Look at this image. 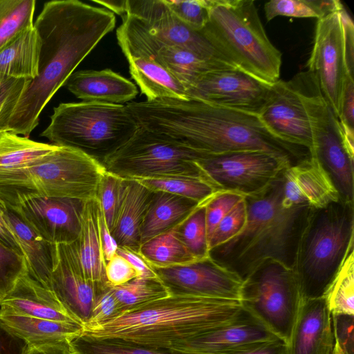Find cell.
I'll use <instances>...</instances> for the list:
<instances>
[{"mask_svg":"<svg viewBox=\"0 0 354 354\" xmlns=\"http://www.w3.org/2000/svg\"><path fill=\"white\" fill-rule=\"evenodd\" d=\"M172 12L186 26L201 31L209 19V0H164Z\"/></svg>","mask_w":354,"mask_h":354,"instance_id":"cell-44","label":"cell"},{"mask_svg":"<svg viewBox=\"0 0 354 354\" xmlns=\"http://www.w3.org/2000/svg\"><path fill=\"white\" fill-rule=\"evenodd\" d=\"M8 116L5 113H0V130L5 129Z\"/></svg>","mask_w":354,"mask_h":354,"instance_id":"cell-60","label":"cell"},{"mask_svg":"<svg viewBox=\"0 0 354 354\" xmlns=\"http://www.w3.org/2000/svg\"><path fill=\"white\" fill-rule=\"evenodd\" d=\"M354 78L347 75L342 98L339 121L347 145L354 147Z\"/></svg>","mask_w":354,"mask_h":354,"instance_id":"cell-46","label":"cell"},{"mask_svg":"<svg viewBox=\"0 0 354 354\" xmlns=\"http://www.w3.org/2000/svg\"><path fill=\"white\" fill-rule=\"evenodd\" d=\"M0 242L23 255L19 244L15 236L1 225Z\"/></svg>","mask_w":354,"mask_h":354,"instance_id":"cell-58","label":"cell"},{"mask_svg":"<svg viewBox=\"0 0 354 354\" xmlns=\"http://www.w3.org/2000/svg\"><path fill=\"white\" fill-rule=\"evenodd\" d=\"M98 223L103 257L106 263L116 253L118 245L107 226L100 206L98 209Z\"/></svg>","mask_w":354,"mask_h":354,"instance_id":"cell-55","label":"cell"},{"mask_svg":"<svg viewBox=\"0 0 354 354\" xmlns=\"http://www.w3.org/2000/svg\"><path fill=\"white\" fill-rule=\"evenodd\" d=\"M40 48L41 39L34 26L20 32L0 49V73L34 80L38 74Z\"/></svg>","mask_w":354,"mask_h":354,"instance_id":"cell-30","label":"cell"},{"mask_svg":"<svg viewBox=\"0 0 354 354\" xmlns=\"http://www.w3.org/2000/svg\"><path fill=\"white\" fill-rule=\"evenodd\" d=\"M103 165L84 153L57 146L25 165L0 170V197L6 207L31 197L96 198Z\"/></svg>","mask_w":354,"mask_h":354,"instance_id":"cell-6","label":"cell"},{"mask_svg":"<svg viewBox=\"0 0 354 354\" xmlns=\"http://www.w3.org/2000/svg\"><path fill=\"white\" fill-rule=\"evenodd\" d=\"M64 86L82 102L122 104L138 93L135 84L109 68L73 72Z\"/></svg>","mask_w":354,"mask_h":354,"instance_id":"cell-24","label":"cell"},{"mask_svg":"<svg viewBox=\"0 0 354 354\" xmlns=\"http://www.w3.org/2000/svg\"><path fill=\"white\" fill-rule=\"evenodd\" d=\"M152 192H165L206 203L219 191L207 179L193 176H165L135 179Z\"/></svg>","mask_w":354,"mask_h":354,"instance_id":"cell-34","label":"cell"},{"mask_svg":"<svg viewBox=\"0 0 354 354\" xmlns=\"http://www.w3.org/2000/svg\"><path fill=\"white\" fill-rule=\"evenodd\" d=\"M271 85L238 68H228L203 75L187 93L189 100L258 115Z\"/></svg>","mask_w":354,"mask_h":354,"instance_id":"cell-14","label":"cell"},{"mask_svg":"<svg viewBox=\"0 0 354 354\" xmlns=\"http://www.w3.org/2000/svg\"><path fill=\"white\" fill-rule=\"evenodd\" d=\"M205 204L198 206L176 225L180 238L189 251L199 260L209 257Z\"/></svg>","mask_w":354,"mask_h":354,"instance_id":"cell-40","label":"cell"},{"mask_svg":"<svg viewBox=\"0 0 354 354\" xmlns=\"http://www.w3.org/2000/svg\"><path fill=\"white\" fill-rule=\"evenodd\" d=\"M97 198L84 201L81 229L74 242L85 277L90 281L107 284L98 223Z\"/></svg>","mask_w":354,"mask_h":354,"instance_id":"cell-28","label":"cell"},{"mask_svg":"<svg viewBox=\"0 0 354 354\" xmlns=\"http://www.w3.org/2000/svg\"><path fill=\"white\" fill-rule=\"evenodd\" d=\"M0 319L24 339L28 346L69 342L80 335L84 328L82 324L76 322L55 321L15 315H0Z\"/></svg>","mask_w":354,"mask_h":354,"instance_id":"cell-31","label":"cell"},{"mask_svg":"<svg viewBox=\"0 0 354 354\" xmlns=\"http://www.w3.org/2000/svg\"><path fill=\"white\" fill-rule=\"evenodd\" d=\"M116 253L127 259L138 274V277H157L158 276L138 252L127 248L118 247Z\"/></svg>","mask_w":354,"mask_h":354,"instance_id":"cell-54","label":"cell"},{"mask_svg":"<svg viewBox=\"0 0 354 354\" xmlns=\"http://www.w3.org/2000/svg\"><path fill=\"white\" fill-rule=\"evenodd\" d=\"M283 203L288 205L308 204L321 208L341 197L317 159L311 156L284 171Z\"/></svg>","mask_w":354,"mask_h":354,"instance_id":"cell-22","label":"cell"},{"mask_svg":"<svg viewBox=\"0 0 354 354\" xmlns=\"http://www.w3.org/2000/svg\"><path fill=\"white\" fill-rule=\"evenodd\" d=\"M28 346L24 339L0 319V354H26Z\"/></svg>","mask_w":354,"mask_h":354,"instance_id":"cell-53","label":"cell"},{"mask_svg":"<svg viewBox=\"0 0 354 354\" xmlns=\"http://www.w3.org/2000/svg\"><path fill=\"white\" fill-rule=\"evenodd\" d=\"M345 62L348 75L354 77V25L353 20L344 6L339 10ZM354 78V77H353Z\"/></svg>","mask_w":354,"mask_h":354,"instance_id":"cell-51","label":"cell"},{"mask_svg":"<svg viewBox=\"0 0 354 354\" xmlns=\"http://www.w3.org/2000/svg\"><path fill=\"white\" fill-rule=\"evenodd\" d=\"M84 203L75 198L36 196L7 208L47 241L71 243L80 234Z\"/></svg>","mask_w":354,"mask_h":354,"instance_id":"cell-17","label":"cell"},{"mask_svg":"<svg viewBox=\"0 0 354 354\" xmlns=\"http://www.w3.org/2000/svg\"><path fill=\"white\" fill-rule=\"evenodd\" d=\"M324 297L331 314L354 315V250L347 255Z\"/></svg>","mask_w":354,"mask_h":354,"instance_id":"cell-38","label":"cell"},{"mask_svg":"<svg viewBox=\"0 0 354 354\" xmlns=\"http://www.w3.org/2000/svg\"><path fill=\"white\" fill-rule=\"evenodd\" d=\"M93 2L102 5L107 10L119 15L122 18L127 15V0L104 1L93 0Z\"/></svg>","mask_w":354,"mask_h":354,"instance_id":"cell-57","label":"cell"},{"mask_svg":"<svg viewBox=\"0 0 354 354\" xmlns=\"http://www.w3.org/2000/svg\"><path fill=\"white\" fill-rule=\"evenodd\" d=\"M341 10V9H340ZM339 10L317 20L308 71L339 118L346 71Z\"/></svg>","mask_w":354,"mask_h":354,"instance_id":"cell-13","label":"cell"},{"mask_svg":"<svg viewBox=\"0 0 354 354\" xmlns=\"http://www.w3.org/2000/svg\"><path fill=\"white\" fill-rule=\"evenodd\" d=\"M116 37L125 57L146 55L166 68L187 90L203 75L219 69L236 68L204 58L182 46L167 43L149 32L137 17L127 14Z\"/></svg>","mask_w":354,"mask_h":354,"instance_id":"cell-11","label":"cell"},{"mask_svg":"<svg viewBox=\"0 0 354 354\" xmlns=\"http://www.w3.org/2000/svg\"><path fill=\"white\" fill-rule=\"evenodd\" d=\"M35 0H0V49L24 30L34 26Z\"/></svg>","mask_w":354,"mask_h":354,"instance_id":"cell-39","label":"cell"},{"mask_svg":"<svg viewBox=\"0 0 354 354\" xmlns=\"http://www.w3.org/2000/svg\"><path fill=\"white\" fill-rule=\"evenodd\" d=\"M335 338L325 297L301 300L287 354H332Z\"/></svg>","mask_w":354,"mask_h":354,"instance_id":"cell-21","label":"cell"},{"mask_svg":"<svg viewBox=\"0 0 354 354\" xmlns=\"http://www.w3.org/2000/svg\"><path fill=\"white\" fill-rule=\"evenodd\" d=\"M218 354H287V344L277 338L245 345Z\"/></svg>","mask_w":354,"mask_h":354,"instance_id":"cell-52","label":"cell"},{"mask_svg":"<svg viewBox=\"0 0 354 354\" xmlns=\"http://www.w3.org/2000/svg\"><path fill=\"white\" fill-rule=\"evenodd\" d=\"M202 33L235 67L272 84L279 80L281 53L272 44L252 0H209Z\"/></svg>","mask_w":354,"mask_h":354,"instance_id":"cell-7","label":"cell"},{"mask_svg":"<svg viewBox=\"0 0 354 354\" xmlns=\"http://www.w3.org/2000/svg\"><path fill=\"white\" fill-rule=\"evenodd\" d=\"M57 147V145L39 142L20 136L13 132L0 130V170L25 165Z\"/></svg>","mask_w":354,"mask_h":354,"instance_id":"cell-33","label":"cell"},{"mask_svg":"<svg viewBox=\"0 0 354 354\" xmlns=\"http://www.w3.org/2000/svg\"><path fill=\"white\" fill-rule=\"evenodd\" d=\"M127 59L129 73L147 101L162 99L189 100L184 86L153 57L131 55Z\"/></svg>","mask_w":354,"mask_h":354,"instance_id":"cell-26","label":"cell"},{"mask_svg":"<svg viewBox=\"0 0 354 354\" xmlns=\"http://www.w3.org/2000/svg\"><path fill=\"white\" fill-rule=\"evenodd\" d=\"M247 221V207L245 198L219 222L208 240L209 250L237 236Z\"/></svg>","mask_w":354,"mask_h":354,"instance_id":"cell-43","label":"cell"},{"mask_svg":"<svg viewBox=\"0 0 354 354\" xmlns=\"http://www.w3.org/2000/svg\"><path fill=\"white\" fill-rule=\"evenodd\" d=\"M127 14L139 19L161 40L187 48L207 59L231 64L207 39L183 24L164 0H127Z\"/></svg>","mask_w":354,"mask_h":354,"instance_id":"cell-19","label":"cell"},{"mask_svg":"<svg viewBox=\"0 0 354 354\" xmlns=\"http://www.w3.org/2000/svg\"><path fill=\"white\" fill-rule=\"evenodd\" d=\"M342 7L337 0H271L265 3L264 12L268 21L278 16L318 20Z\"/></svg>","mask_w":354,"mask_h":354,"instance_id":"cell-36","label":"cell"},{"mask_svg":"<svg viewBox=\"0 0 354 354\" xmlns=\"http://www.w3.org/2000/svg\"><path fill=\"white\" fill-rule=\"evenodd\" d=\"M151 267L170 294L240 299L243 280L210 257L185 266Z\"/></svg>","mask_w":354,"mask_h":354,"instance_id":"cell-15","label":"cell"},{"mask_svg":"<svg viewBox=\"0 0 354 354\" xmlns=\"http://www.w3.org/2000/svg\"><path fill=\"white\" fill-rule=\"evenodd\" d=\"M245 196L241 194L221 190L216 193L205 204V218L208 240L223 218Z\"/></svg>","mask_w":354,"mask_h":354,"instance_id":"cell-45","label":"cell"},{"mask_svg":"<svg viewBox=\"0 0 354 354\" xmlns=\"http://www.w3.org/2000/svg\"><path fill=\"white\" fill-rule=\"evenodd\" d=\"M285 169L263 189L245 196L244 228L235 237L209 250L212 259L243 281L266 259L292 269L299 240L312 207L283 204Z\"/></svg>","mask_w":354,"mask_h":354,"instance_id":"cell-3","label":"cell"},{"mask_svg":"<svg viewBox=\"0 0 354 354\" xmlns=\"http://www.w3.org/2000/svg\"><path fill=\"white\" fill-rule=\"evenodd\" d=\"M196 162L218 189L244 196L261 191L283 170L293 165L288 160L259 151L208 154Z\"/></svg>","mask_w":354,"mask_h":354,"instance_id":"cell-12","label":"cell"},{"mask_svg":"<svg viewBox=\"0 0 354 354\" xmlns=\"http://www.w3.org/2000/svg\"><path fill=\"white\" fill-rule=\"evenodd\" d=\"M354 250V201L312 207L299 240L292 270L301 300L324 297Z\"/></svg>","mask_w":354,"mask_h":354,"instance_id":"cell-5","label":"cell"},{"mask_svg":"<svg viewBox=\"0 0 354 354\" xmlns=\"http://www.w3.org/2000/svg\"><path fill=\"white\" fill-rule=\"evenodd\" d=\"M26 354H70L68 342L29 345Z\"/></svg>","mask_w":354,"mask_h":354,"instance_id":"cell-56","label":"cell"},{"mask_svg":"<svg viewBox=\"0 0 354 354\" xmlns=\"http://www.w3.org/2000/svg\"><path fill=\"white\" fill-rule=\"evenodd\" d=\"M239 302L288 344L301 302L292 269L273 259L263 261L243 281Z\"/></svg>","mask_w":354,"mask_h":354,"instance_id":"cell-10","label":"cell"},{"mask_svg":"<svg viewBox=\"0 0 354 354\" xmlns=\"http://www.w3.org/2000/svg\"><path fill=\"white\" fill-rule=\"evenodd\" d=\"M123 187V178L106 171L102 176L97 187L96 198L110 232L119 209Z\"/></svg>","mask_w":354,"mask_h":354,"instance_id":"cell-41","label":"cell"},{"mask_svg":"<svg viewBox=\"0 0 354 354\" xmlns=\"http://www.w3.org/2000/svg\"><path fill=\"white\" fill-rule=\"evenodd\" d=\"M7 213L8 208L3 201L0 197V225L6 229L7 230H8L10 233H12L14 235L8 223Z\"/></svg>","mask_w":354,"mask_h":354,"instance_id":"cell-59","label":"cell"},{"mask_svg":"<svg viewBox=\"0 0 354 354\" xmlns=\"http://www.w3.org/2000/svg\"><path fill=\"white\" fill-rule=\"evenodd\" d=\"M11 230L21 248L28 274L49 289L55 258V244L51 243L8 208Z\"/></svg>","mask_w":354,"mask_h":354,"instance_id":"cell-27","label":"cell"},{"mask_svg":"<svg viewBox=\"0 0 354 354\" xmlns=\"http://www.w3.org/2000/svg\"><path fill=\"white\" fill-rule=\"evenodd\" d=\"M108 285L85 277L74 242L55 244L49 289L76 321L83 326L89 322L96 300Z\"/></svg>","mask_w":354,"mask_h":354,"instance_id":"cell-16","label":"cell"},{"mask_svg":"<svg viewBox=\"0 0 354 354\" xmlns=\"http://www.w3.org/2000/svg\"><path fill=\"white\" fill-rule=\"evenodd\" d=\"M30 80L15 78L0 73V113L8 119Z\"/></svg>","mask_w":354,"mask_h":354,"instance_id":"cell-48","label":"cell"},{"mask_svg":"<svg viewBox=\"0 0 354 354\" xmlns=\"http://www.w3.org/2000/svg\"><path fill=\"white\" fill-rule=\"evenodd\" d=\"M41 39L38 74L17 102L5 130L28 137L57 91L115 26L114 13L78 0L44 4L34 22Z\"/></svg>","mask_w":354,"mask_h":354,"instance_id":"cell-1","label":"cell"},{"mask_svg":"<svg viewBox=\"0 0 354 354\" xmlns=\"http://www.w3.org/2000/svg\"><path fill=\"white\" fill-rule=\"evenodd\" d=\"M139 125L126 105L60 103L41 133L52 145L77 149L102 164L136 133Z\"/></svg>","mask_w":354,"mask_h":354,"instance_id":"cell-8","label":"cell"},{"mask_svg":"<svg viewBox=\"0 0 354 354\" xmlns=\"http://www.w3.org/2000/svg\"><path fill=\"white\" fill-rule=\"evenodd\" d=\"M126 106L139 126L204 154L263 151L293 165L309 151L274 136L257 115L199 100L162 99Z\"/></svg>","mask_w":354,"mask_h":354,"instance_id":"cell-2","label":"cell"},{"mask_svg":"<svg viewBox=\"0 0 354 354\" xmlns=\"http://www.w3.org/2000/svg\"><path fill=\"white\" fill-rule=\"evenodd\" d=\"M26 273L24 256L0 242V303Z\"/></svg>","mask_w":354,"mask_h":354,"instance_id":"cell-42","label":"cell"},{"mask_svg":"<svg viewBox=\"0 0 354 354\" xmlns=\"http://www.w3.org/2000/svg\"><path fill=\"white\" fill-rule=\"evenodd\" d=\"M242 310L239 301L173 295L151 301L82 334L142 346H171L223 324Z\"/></svg>","mask_w":354,"mask_h":354,"instance_id":"cell-4","label":"cell"},{"mask_svg":"<svg viewBox=\"0 0 354 354\" xmlns=\"http://www.w3.org/2000/svg\"><path fill=\"white\" fill-rule=\"evenodd\" d=\"M277 338L261 322L242 308L230 321L178 343L168 350L193 354H218Z\"/></svg>","mask_w":354,"mask_h":354,"instance_id":"cell-20","label":"cell"},{"mask_svg":"<svg viewBox=\"0 0 354 354\" xmlns=\"http://www.w3.org/2000/svg\"><path fill=\"white\" fill-rule=\"evenodd\" d=\"M153 193L135 179H124L122 198L111 232L118 247L139 252L142 225Z\"/></svg>","mask_w":354,"mask_h":354,"instance_id":"cell-25","label":"cell"},{"mask_svg":"<svg viewBox=\"0 0 354 354\" xmlns=\"http://www.w3.org/2000/svg\"><path fill=\"white\" fill-rule=\"evenodd\" d=\"M205 155L139 126L133 136L102 162L123 179L165 176L206 178L196 161ZM207 179V178H206Z\"/></svg>","mask_w":354,"mask_h":354,"instance_id":"cell-9","label":"cell"},{"mask_svg":"<svg viewBox=\"0 0 354 354\" xmlns=\"http://www.w3.org/2000/svg\"><path fill=\"white\" fill-rule=\"evenodd\" d=\"M68 346L70 354H193L97 339L82 333L68 342Z\"/></svg>","mask_w":354,"mask_h":354,"instance_id":"cell-37","label":"cell"},{"mask_svg":"<svg viewBox=\"0 0 354 354\" xmlns=\"http://www.w3.org/2000/svg\"><path fill=\"white\" fill-rule=\"evenodd\" d=\"M332 354H347L344 352L339 346L335 342L334 348Z\"/></svg>","mask_w":354,"mask_h":354,"instance_id":"cell-61","label":"cell"},{"mask_svg":"<svg viewBox=\"0 0 354 354\" xmlns=\"http://www.w3.org/2000/svg\"><path fill=\"white\" fill-rule=\"evenodd\" d=\"M111 287L122 314L170 295L158 277H137L122 285Z\"/></svg>","mask_w":354,"mask_h":354,"instance_id":"cell-35","label":"cell"},{"mask_svg":"<svg viewBox=\"0 0 354 354\" xmlns=\"http://www.w3.org/2000/svg\"><path fill=\"white\" fill-rule=\"evenodd\" d=\"M335 342L347 354H354V315L331 314Z\"/></svg>","mask_w":354,"mask_h":354,"instance_id":"cell-49","label":"cell"},{"mask_svg":"<svg viewBox=\"0 0 354 354\" xmlns=\"http://www.w3.org/2000/svg\"><path fill=\"white\" fill-rule=\"evenodd\" d=\"M138 252L152 267L185 266L199 260L180 238L177 225L142 243Z\"/></svg>","mask_w":354,"mask_h":354,"instance_id":"cell-32","label":"cell"},{"mask_svg":"<svg viewBox=\"0 0 354 354\" xmlns=\"http://www.w3.org/2000/svg\"><path fill=\"white\" fill-rule=\"evenodd\" d=\"M0 315L78 322L67 312L52 290L28 273L19 279L11 292L0 303Z\"/></svg>","mask_w":354,"mask_h":354,"instance_id":"cell-23","label":"cell"},{"mask_svg":"<svg viewBox=\"0 0 354 354\" xmlns=\"http://www.w3.org/2000/svg\"><path fill=\"white\" fill-rule=\"evenodd\" d=\"M122 314L111 286L108 285L98 297L93 307L89 322L84 326L104 324Z\"/></svg>","mask_w":354,"mask_h":354,"instance_id":"cell-47","label":"cell"},{"mask_svg":"<svg viewBox=\"0 0 354 354\" xmlns=\"http://www.w3.org/2000/svg\"><path fill=\"white\" fill-rule=\"evenodd\" d=\"M105 273L108 284L111 286H120L138 277L134 268L117 253L106 263Z\"/></svg>","mask_w":354,"mask_h":354,"instance_id":"cell-50","label":"cell"},{"mask_svg":"<svg viewBox=\"0 0 354 354\" xmlns=\"http://www.w3.org/2000/svg\"><path fill=\"white\" fill-rule=\"evenodd\" d=\"M267 129L279 140L313 149L309 119L291 80L272 84L266 104L258 115Z\"/></svg>","mask_w":354,"mask_h":354,"instance_id":"cell-18","label":"cell"},{"mask_svg":"<svg viewBox=\"0 0 354 354\" xmlns=\"http://www.w3.org/2000/svg\"><path fill=\"white\" fill-rule=\"evenodd\" d=\"M200 205L181 196L153 192L142 225L141 245L174 227Z\"/></svg>","mask_w":354,"mask_h":354,"instance_id":"cell-29","label":"cell"}]
</instances>
